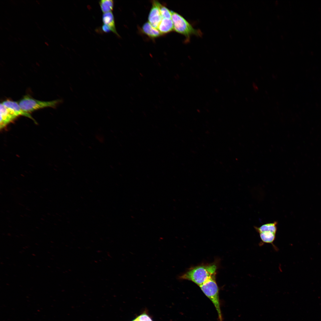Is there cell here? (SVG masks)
<instances>
[{
    "instance_id": "1",
    "label": "cell",
    "mask_w": 321,
    "mask_h": 321,
    "mask_svg": "<svg viewBox=\"0 0 321 321\" xmlns=\"http://www.w3.org/2000/svg\"><path fill=\"white\" fill-rule=\"evenodd\" d=\"M216 269L215 264L199 265L190 269L178 278L191 281L199 286L215 275Z\"/></svg>"
},
{
    "instance_id": "2",
    "label": "cell",
    "mask_w": 321,
    "mask_h": 321,
    "mask_svg": "<svg viewBox=\"0 0 321 321\" xmlns=\"http://www.w3.org/2000/svg\"><path fill=\"white\" fill-rule=\"evenodd\" d=\"M171 19L172 21L174 30L176 32L184 36L185 42H188L191 36L195 35L201 36L202 33L201 31L194 28L193 26L182 16L171 11Z\"/></svg>"
},
{
    "instance_id": "3",
    "label": "cell",
    "mask_w": 321,
    "mask_h": 321,
    "mask_svg": "<svg viewBox=\"0 0 321 321\" xmlns=\"http://www.w3.org/2000/svg\"><path fill=\"white\" fill-rule=\"evenodd\" d=\"M199 287L214 305L218 314L219 321H222L219 301V289L216 282L215 275L212 277Z\"/></svg>"
},
{
    "instance_id": "4",
    "label": "cell",
    "mask_w": 321,
    "mask_h": 321,
    "mask_svg": "<svg viewBox=\"0 0 321 321\" xmlns=\"http://www.w3.org/2000/svg\"><path fill=\"white\" fill-rule=\"evenodd\" d=\"M60 102L59 100L43 101L34 99L29 95H25L18 103L21 109L25 112H32L46 107H55Z\"/></svg>"
},
{
    "instance_id": "5",
    "label": "cell",
    "mask_w": 321,
    "mask_h": 321,
    "mask_svg": "<svg viewBox=\"0 0 321 321\" xmlns=\"http://www.w3.org/2000/svg\"><path fill=\"white\" fill-rule=\"evenodd\" d=\"M160 4L157 1H153L152 7L148 16L149 22L154 27L158 29L162 18L161 16L160 7Z\"/></svg>"
},
{
    "instance_id": "6",
    "label": "cell",
    "mask_w": 321,
    "mask_h": 321,
    "mask_svg": "<svg viewBox=\"0 0 321 321\" xmlns=\"http://www.w3.org/2000/svg\"><path fill=\"white\" fill-rule=\"evenodd\" d=\"M0 112L1 129L18 117L12 110L7 107L2 103L0 105Z\"/></svg>"
},
{
    "instance_id": "7",
    "label": "cell",
    "mask_w": 321,
    "mask_h": 321,
    "mask_svg": "<svg viewBox=\"0 0 321 321\" xmlns=\"http://www.w3.org/2000/svg\"><path fill=\"white\" fill-rule=\"evenodd\" d=\"M2 103L7 107L12 110L18 116L19 115L25 116L35 121L29 114L25 112L21 109L18 103L17 102L7 100L4 101Z\"/></svg>"
},
{
    "instance_id": "8",
    "label": "cell",
    "mask_w": 321,
    "mask_h": 321,
    "mask_svg": "<svg viewBox=\"0 0 321 321\" xmlns=\"http://www.w3.org/2000/svg\"><path fill=\"white\" fill-rule=\"evenodd\" d=\"M261 241V243L271 244L276 251L278 248L273 244L276 239V233L270 231H265L258 233Z\"/></svg>"
},
{
    "instance_id": "9",
    "label": "cell",
    "mask_w": 321,
    "mask_h": 321,
    "mask_svg": "<svg viewBox=\"0 0 321 321\" xmlns=\"http://www.w3.org/2000/svg\"><path fill=\"white\" fill-rule=\"evenodd\" d=\"M102 21L104 24L109 27L112 32L118 36H119L116 30L114 17L111 11L103 13L102 16Z\"/></svg>"
},
{
    "instance_id": "10",
    "label": "cell",
    "mask_w": 321,
    "mask_h": 321,
    "mask_svg": "<svg viewBox=\"0 0 321 321\" xmlns=\"http://www.w3.org/2000/svg\"><path fill=\"white\" fill-rule=\"evenodd\" d=\"M158 29L161 34L167 33L174 30L173 23L171 19L163 18Z\"/></svg>"
},
{
    "instance_id": "11",
    "label": "cell",
    "mask_w": 321,
    "mask_h": 321,
    "mask_svg": "<svg viewBox=\"0 0 321 321\" xmlns=\"http://www.w3.org/2000/svg\"><path fill=\"white\" fill-rule=\"evenodd\" d=\"M142 29L145 34L151 38H156L161 34L158 29L153 27L149 22L144 24Z\"/></svg>"
},
{
    "instance_id": "12",
    "label": "cell",
    "mask_w": 321,
    "mask_h": 321,
    "mask_svg": "<svg viewBox=\"0 0 321 321\" xmlns=\"http://www.w3.org/2000/svg\"><path fill=\"white\" fill-rule=\"evenodd\" d=\"M277 224L278 222L275 221L272 223L263 224L259 227L254 226V227L258 233L265 231H270L276 233Z\"/></svg>"
},
{
    "instance_id": "13",
    "label": "cell",
    "mask_w": 321,
    "mask_h": 321,
    "mask_svg": "<svg viewBox=\"0 0 321 321\" xmlns=\"http://www.w3.org/2000/svg\"><path fill=\"white\" fill-rule=\"evenodd\" d=\"M100 9L104 13L111 12L114 7V2L112 0H101L99 2Z\"/></svg>"
},
{
    "instance_id": "14",
    "label": "cell",
    "mask_w": 321,
    "mask_h": 321,
    "mask_svg": "<svg viewBox=\"0 0 321 321\" xmlns=\"http://www.w3.org/2000/svg\"><path fill=\"white\" fill-rule=\"evenodd\" d=\"M160 10L162 18L171 19V11L170 10L161 4L160 5Z\"/></svg>"
},
{
    "instance_id": "15",
    "label": "cell",
    "mask_w": 321,
    "mask_h": 321,
    "mask_svg": "<svg viewBox=\"0 0 321 321\" xmlns=\"http://www.w3.org/2000/svg\"><path fill=\"white\" fill-rule=\"evenodd\" d=\"M140 321H152L149 316L144 313L137 317Z\"/></svg>"
},
{
    "instance_id": "16",
    "label": "cell",
    "mask_w": 321,
    "mask_h": 321,
    "mask_svg": "<svg viewBox=\"0 0 321 321\" xmlns=\"http://www.w3.org/2000/svg\"><path fill=\"white\" fill-rule=\"evenodd\" d=\"M102 29L103 32L105 33H108L111 31L110 28L107 25L103 24L102 26Z\"/></svg>"
},
{
    "instance_id": "17",
    "label": "cell",
    "mask_w": 321,
    "mask_h": 321,
    "mask_svg": "<svg viewBox=\"0 0 321 321\" xmlns=\"http://www.w3.org/2000/svg\"><path fill=\"white\" fill-rule=\"evenodd\" d=\"M133 321H140L137 317Z\"/></svg>"
},
{
    "instance_id": "18",
    "label": "cell",
    "mask_w": 321,
    "mask_h": 321,
    "mask_svg": "<svg viewBox=\"0 0 321 321\" xmlns=\"http://www.w3.org/2000/svg\"><path fill=\"white\" fill-rule=\"evenodd\" d=\"M45 44L46 45H47V46H48L49 45H48V43H47V42H45Z\"/></svg>"
},
{
    "instance_id": "19",
    "label": "cell",
    "mask_w": 321,
    "mask_h": 321,
    "mask_svg": "<svg viewBox=\"0 0 321 321\" xmlns=\"http://www.w3.org/2000/svg\"><path fill=\"white\" fill-rule=\"evenodd\" d=\"M35 23L37 25V26H39V24H38V23L37 22H35Z\"/></svg>"
},
{
    "instance_id": "20",
    "label": "cell",
    "mask_w": 321,
    "mask_h": 321,
    "mask_svg": "<svg viewBox=\"0 0 321 321\" xmlns=\"http://www.w3.org/2000/svg\"><path fill=\"white\" fill-rule=\"evenodd\" d=\"M37 27L40 30H41V28L39 27L38 26H37Z\"/></svg>"
},
{
    "instance_id": "21",
    "label": "cell",
    "mask_w": 321,
    "mask_h": 321,
    "mask_svg": "<svg viewBox=\"0 0 321 321\" xmlns=\"http://www.w3.org/2000/svg\"><path fill=\"white\" fill-rule=\"evenodd\" d=\"M5 29H7V31H9V29H8V28H6V27H5Z\"/></svg>"
},
{
    "instance_id": "22",
    "label": "cell",
    "mask_w": 321,
    "mask_h": 321,
    "mask_svg": "<svg viewBox=\"0 0 321 321\" xmlns=\"http://www.w3.org/2000/svg\"><path fill=\"white\" fill-rule=\"evenodd\" d=\"M43 36H44V37H45V38H46V39H47V38H47V37H46V36H45V35H44Z\"/></svg>"
},
{
    "instance_id": "23",
    "label": "cell",
    "mask_w": 321,
    "mask_h": 321,
    "mask_svg": "<svg viewBox=\"0 0 321 321\" xmlns=\"http://www.w3.org/2000/svg\"><path fill=\"white\" fill-rule=\"evenodd\" d=\"M9 37H11V38H12V36H11V35H9Z\"/></svg>"
},
{
    "instance_id": "24",
    "label": "cell",
    "mask_w": 321,
    "mask_h": 321,
    "mask_svg": "<svg viewBox=\"0 0 321 321\" xmlns=\"http://www.w3.org/2000/svg\"><path fill=\"white\" fill-rule=\"evenodd\" d=\"M47 39H48V41H50V42H51V40H50V39H49V38H47Z\"/></svg>"
},
{
    "instance_id": "25",
    "label": "cell",
    "mask_w": 321,
    "mask_h": 321,
    "mask_svg": "<svg viewBox=\"0 0 321 321\" xmlns=\"http://www.w3.org/2000/svg\"><path fill=\"white\" fill-rule=\"evenodd\" d=\"M18 39L19 40H20V41H22V40H21V39H20V38H19V37L18 38Z\"/></svg>"
},
{
    "instance_id": "26",
    "label": "cell",
    "mask_w": 321,
    "mask_h": 321,
    "mask_svg": "<svg viewBox=\"0 0 321 321\" xmlns=\"http://www.w3.org/2000/svg\"><path fill=\"white\" fill-rule=\"evenodd\" d=\"M23 52H24V53H26V51H24V50H23Z\"/></svg>"
},
{
    "instance_id": "27",
    "label": "cell",
    "mask_w": 321,
    "mask_h": 321,
    "mask_svg": "<svg viewBox=\"0 0 321 321\" xmlns=\"http://www.w3.org/2000/svg\"><path fill=\"white\" fill-rule=\"evenodd\" d=\"M36 1L37 2V3L38 4H39V3L38 1Z\"/></svg>"
},
{
    "instance_id": "28",
    "label": "cell",
    "mask_w": 321,
    "mask_h": 321,
    "mask_svg": "<svg viewBox=\"0 0 321 321\" xmlns=\"http://www.w3.org/2000/svg\"><path fill=\"white\" fill-rule=\"evenodd\" d=\"M8 39H9V40H11V39H10V38L8 37Z\"/></svg>"
},
{
    "instance_id": "29",
    "label": "cell",
    "mask_w": 321,
    "mask_h": 321,
    "mask_svg": "<svg viewBox=\"0 0 321 321\" xmlns=\"http://www.w3.org/2000/svg\"><path fill=\"white\" fill-rule=\"evenodd\" d=\"M7 23H8V24H9V25H10V26H11V25H10V23H8V22H7Z\"/></svg>"
},
{
    "instance_id": "30",
    "label": "cell",
    "mask_w": 321,
    "mask_h": 321,
    "mask_svg": "<svg viewBox=\"0 0 321 321\" xmlns=\"http://www.w3.org/2000/svg\"><path fill=\"white\" fill-rule=\"evenodd\" d=\"M0 29H1V30H2V28H1V26L0 27Z\"/></svg>"
},
{
    "instance_id": "31",
    "label": "cell",
    "mask_w": 321,
    "mask_h": 321,
    "mask_svg": "<svg viewBox=\"0 0 321 321\" xmlns=\"http://www.w3.org/2000/svg\"><path fill=\"white\" fill-rule=\"evenodd\" d=\"M48 48L49 49L51 50L50 48H49V47H48Z\"/></svg>"
},
{
    "instance_id": "32",
    "label": "cell",
    "mask_w": 321,
    "mask_h": 321,
    "mask_svg": "<svg viewBox=\"0 0 321 321\" xmlns=\"http://www.w3.org/2000/svg\"><path fill=\"white\" fill-rule=\"evenodd\" d=\"M3 49V50H4V51H5V50H4V49ZM5 52H6V51H5Z\"/></svg>"
}]
</instances>
